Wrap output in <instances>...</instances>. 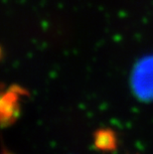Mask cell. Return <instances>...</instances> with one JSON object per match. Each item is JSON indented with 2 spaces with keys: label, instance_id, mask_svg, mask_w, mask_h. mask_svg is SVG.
I'll list each match as a JSON object with an SVG mask.
<instances>
[{
  "label": "cell",
  "instance_id": "6da1fadb",
  "mask_svg": "<svg viewBox=\"0 0 153 154\" xmlns=\"http://www.w3.org/2000/svg\"><path fill=\"white\" fill-rule=\"evenodd\" d=\"M130 83L138 100L153 101V56L144 58L135 65Z\"/></svg>",
  "mask_w": 153,
  "mask_h": 154
},
{
  "label": "cell",
  "instance_id": "7a4b0ae2",
  "mask_svg": "<svg viewBox=\"0 0 153 154\" xmlns=\"http://www.w3.org/2000/svg\"><path fill=\"white\" fill-rule=\"evenodd\" d=\"M18 93L17 91H9L2 96L1 100V123L2 126H9L18 116Z\"/></svg>",
  "mask_w": 153,
  "mask_h": 154
},
{
  "label": "cell",
  "instance_id": "3957f363",
  "mask_svg": "<svg viewBox=\"0 0 153 154\" xmlns=\"http://www.w3.org/2000/svg\"><path fill=\"white\" fill-rule=\"evenodd\" d=\"M116 136L112 129L103 128L94 133V145L99 150L112 151L116 148Z\"/></svg>",
  "mask_w": 153,
  "mask_h": 154
}]
</instances>
